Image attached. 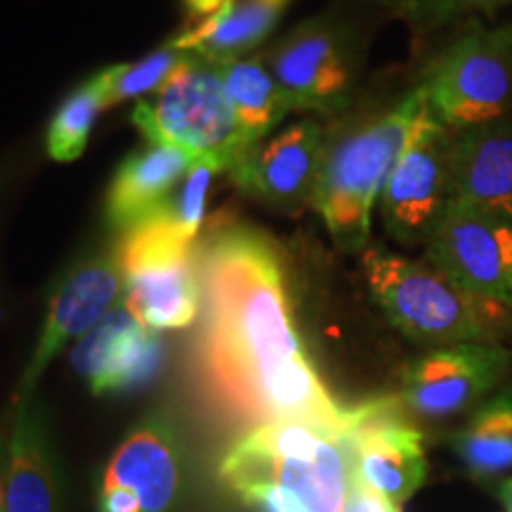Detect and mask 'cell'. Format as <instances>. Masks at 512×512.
Masks as SVG:
<instances>
[{"mask_svg": "<svg viewBox=\"0 0 512 512\" xmlns=\"http://www.w3.org/2000/svg\"><path fill=\"white\" fill-rule=\"evenodd\" d=\"M202 283L200 363L228 413L249 425L309 422L344 432L342 406L306 354L285 261L261 230L226 226L197 247Z\"/></svg>", "mask_w": 512, "mask_h": 512, "instance_id": "1", "label": "cell"}, {"mask_svg": "<svg viewBox=\"0 0 512 512\" xmlns=\"http://www.w3.org/2000/svg\"><path fill=\"white\" fill-rule=\"evenodd\" d=\"M219 477L252 512H342L351 465L342 432L283 420L235 439Z\"/></svg>", "mask_w": 512, "mask_h": 512, "instance_id": "2", "label": "cell"}, {"mask_svg": "<svg viewBox=\"0 0 512 512\" xmlns=\"http://www.w3.org/2000/svg\"><path fill=\"white\" fill-rule=\"evenodd\" d=\"M422 110V93L401 95L384 110L363 114L330 133L311 209L344 254L370 245L373 211Z\"/></svg>", "mask_w": 512, "mask_h": 512, "instance_id": "3", "label": "cell"}, {"mask_svg": "<svg viewBox=\"0 0 512 512\" xmlns=\"http://www.w3.org/2000/svg\"><path fill=\"white\" fill-rule=\"evenodd\" d=\"M373 302L403 337L420 347L512 342V309L453 283L430 261L396 254L370 242L361 254Z\"/></svg>", "mask_w": 512, "mask_h": 512, "instance_id": "4", "label": "cell"}, {"mask_svg": "<svg viewBox=\"0 0 512 512\" xmlns=\"http://www.w3.org/2000/svg\"><path fill=\"white\" fill-rule=\"evenodd\" d=\"M425 107L451 133L512 117V22H472L427 62Z\"/></svg>", "mask_w": 512, "mask_h": 512, "instance_id": "5", "label": "cell"}, {"mask_svg": "<svg viewBox=\"0 0 512 512\" xmlns=\"http://www.w3.org/2000/svg\"><path fill=\"white\" fill-rule=\"evenodd\" d=\"M133 124L147 143L171 145L195 159H209L226 174L254 147L235 117L219 64L197 55L157 93L136 102Z\"/></svg>", "mask_w": 512, "mask_h": 512, "instance_id": "6", "label": "cell"}, {"mask_svg": "<svg viewBox=\"0 0 512 512\" xmlns=\"http://www.w3.org/2000/svg\"><path fill=\"white\" fill-rule=\"evenodd\" d=\"M117 264L121 304L145 328L183 330L202 311V283L195 240L162 221H147L121 235Z\"/></svg>", "mask_w": 512, "mask_h": 512, "instance_id": "7", "label": "cell"}, {"mask_svg": "<svg viewBox=\"0 0 512 512\" xmlns=\"http://www.w3.org/2000/svg\"><path fill=\"white\" fill-rule=\"evenodd\" d=\"M264 60L294 112L335 117L354 91L358 31L339 12H323L280 38Z\"/></svg>", "mask_w": 512, "mask_h": 512, "instance_id": "8", "label": "cell"}, {"mask_svg": "<svg viewBox=\"0 0 512 512\" xmlns=\"http://www.w3.org/2000/svg\"><path fill=\"white\" fill-rule=\"evenodd\" d=\"M453 136L422 100L408 143L380 197L382 226L403 247H425L453 204Z\"/></svg>", "mask_w": 512, "mask_h": 512, "instance_id": "9", "label": "cell"}, {"mask_svg": "<svg viewBox=\"0 0 512 512\" xmlns=\"http://www.w3.org/2000/svg\"><path fill=\"white\" fill-rule=\"evenodd\" d=\"M185 453L174 418L157 408L114 448L98 486V512H176Z\"/></svg>", "mask_w": 512, "mask_h": 512, "instance_id": "10", "label": "cell"}, {"mask_svg": "<svg viewBox=\"0 0 512 512\" xmlns=\"http://www.w3.org/2000/svg\"><path fill=\"white\" fill-rule=\"evenodd\" d=\"M510 373L512 351L505 344H453L413 358L401 370L394 396L413 420H453L475 411Z\"/></svg>", "mask_w": 512, "mask_h": 512, "instance_id": "11", "label": "cell"}, {"mask_svg": "<svg viewBox=\"0 0 512 512\" xmlns=\"http://www.w3.org/2000/svg\"><path fill=\"white\" fill-rule=\"evenodd\" d=\"M351 477L394 503H406L427 479L425 437L396 396L351 406L342 432Z\"/></svg>", "mask_w": 512, "mask_h": 512, "instance_id": "12", "label": "cell"}, {"mask_svg": "<svg viewBox=\"0 0 512 512\" xmlns=\"http://www.w3.org/2000/svg\"><path fill=\"white\" fill-rule=\"evenodd\" d=\"M121 271L117 264V252L93 254L81 259L79 264L64 273L48 299L46 318H43L41 335L19 380L15 403L34 396L36 384L55 356L69 342H79L95 325L102 323L110 313L121 306Z\"/></svg>", "mask_w": 512, "mask_h": 512, "instance_id": "13", "label": "cell"}, {"mask_svg": "<svg viewBox=\"0 0 512 512\" xmlns=\"http://www.w3.org/2000/svg\"><path fill=\"white\" fill-rule=\"evenodd\" d=\"M425 259L453 283L512 309V221L451 204Z\"/></svg>", "mask_w": 512, "mask_h": 512, "instance_id": "14", "label": "cell"}, {"mask_svg": "<svg viewBox=\"0 0 512 512\" xmlns=\"http://www.w3.org/2000/svg\"><path fill=\"white\" fill-rule=\"evenodd\" d=\"M330 131L316 119H302L266 143L254 145L228 171L235 188L280 214L311 207Z\"/></svg>", "mask_w": 512, "mask_h": 512, "instance_id": "15", "label": "cell"}, {"mask_svg": "<svg viewBox=\"0 0 512 512\" xmlns=\"http://www.w3.org/2000/svg\"><path fill=\"white\" fill-rule=\"evenodd\" d=\"M69 361L95 396L128 394L162 373L166 344L121 304L74 344Z\"/></svg>", "mask_w": 512, "mask_h": 512, "instance_id": "16", "label": "cell"}, {"mask_svg": "<svg viewBox=\"0 0 512 512\" xmlns=\"http://www.w3.org/2000/svg\"><path fill=\"white\" fill-rule=\"evenodd\" d=\"M3 494L5 512H64L60 460L36 396L15 403L3 448Z\"/></svg>", "mask_w": 512, "mask_h": 512, "instance_id": "17", "label": "cell"}, {"mask_svg": "<svg viewBox=\"0 0 512 512\" xmlns=\"http://www.w3.org/2000/svg\"><path fill=\"white\" fill-rule=\"evenodd\" d=\"M451 136L453 204L512 221V117Z\"/></svg>", "mask_w": 512, "mask_h": 512, "instance_id": "18", "label": "cell"}, {"mask_svg": "<svg viewBox=\"0 0 512 512\" xmlns=\"http://www.w3.org/2000/svg\"><path fill=\"white\" fill-rule=\"evenodd\" d=\"M197 159L171 145L147 143L131 152L114 174L105 200L110 228L121 235L150 221L188 176Z\"/></svg>", "mask_w": 512, "mask_h": 512, "instance_id": "19", "label": "cell"}, {"mask_svg": "<svg viewBox=\"0 0 512 512\" xmlns=\"http://www.w3.org/2000/svg\"><path fill=\"white\" fill-rule=\"evenodd\" d=\"M290 0H228L214 15L171 38L176 48L223 64L252 55L266 41Z\"/></svg>", "mask_w": 512, "mask_h": 512, "instance_id": "20", "label": "cell"}, {"mask_svg": "<svg viewBox=\"0 0 512 512\" xmlns=\"http://www.w3.org/2000/svg\"><path fill=\"white\" fill-rule=\"evenodd\" d=\"M451 448L475 479L505 477L512 472V384L479 403L453 432Z\"/></svg>", "mask_w": 512, "mask_h": 512, "instance_id": "21", "label": "cell"}, {"mask_svg": "<svg viewBox=\"0 0 512 512\" xmlns=\"http://www.w3.org/2000/svg\"><path fill=\"white\" fill-rule=\"evenodd\" d=\"M223 88L233 105L242 131L259 145L287 114L294 112L280 83L264 60V55H247L219 64Z\"/></svg>", "mask_w": 512, "mask_h": 512, "instance_id": "22", "label": "cell"}, {"mask_svg": "<svg viewBox=\"0 0 512 512\" xmlns=\"http://www.w3.org/2000/svg\"><path fill=\"white\" fill-rule=\"evenodd\" d=\"M102 110L107 107L105 88H102L100 74L83 81L74 93H69L57 107L46 131V152L57 164L74 162L83 155L88 140H91L93 126Z\"/></svg>", "mask_w": 512, "mask_h": 512, "instance_id": "23", "label": "cell"}, {"mask_svg": "<svg viewBox=\"0 0 512 512\" xmlns=\"http://www.w3.org/2000/svg\"><path fill=\"white\" fill-rule=\"evenodd\" d=\"M373 3L420 36L460 29L472 22H486L498 12L512 8V0H373Z\"/></svg>", "mask_w": 512, "mask_h": 512, "instance_id": "24", "label": "cell"}, {"mask_svg": "<svg viewBox=\"0 0 512 512\" xmlns=\"http://www.w3.org/2000/svg\"><path fill=\"white\" fill-rule=\"evenodd\" d=\"M192 57L195 55L185 53V50L176 48L171 41H166L155 53L140 57L136 62L112 64V67L100 69L98 74L102 88H105L107 107H114L131 98H143V95L157 93Z\"/></svg>", "mask_w": 512, "mask_h": 512, "instance_id": "25", "label": "cell"}, {"mask_svg": "<svg viewBox=\"0 0 512 512\" xmlns=\"http://www.w3.org/2000/svg\"><path fill=\"white\" fill-rule=\"evenodd\" d=\"M216 174H221V171L214 162L197 159L188 171V176L174 190V195L164 202V207L150 221H162L185 235L188 240H197L204 221V211H207L211 181H214Z\"/></svg>", "mask_w": 512, "mask_h": 512, "instance_id": "26", "label": "cell"}, {"mask_svg": "<svg viewBox=\"0 0 512 512\" xmlns=\"http://www.w3.org/2000/svg\"><path fill=\"white\" fill-rule=\"evenodd\" d=\"M342 512H401V505L380 496L377 491L368 489L366 484H361L358 479L351 477L349 496Z\"/></svg>", "mask_w": 512, "mask_h": 512, "instance_id": "27", "label": "cell"}, {"mask_svg": "<svg viewBox=\"0 0 512 512\" xmlns=\"http://www.w3.org/2000/svg\"><path fill=\"white\" fill-rule=\"evenodd\" d=\"M188 8L195 12V15H200L202 19L214 15V12H219L223 5L228 3V0H183Z\"/></svg>", "mask_w": 512, "mask_h": 512, "instance_id": "28", "label": "cell"}, {"mask_svg": "<svg viewBox=\"0 0 512 512\" xmlns=\"http://www.w3.org/2000/svg\"><path fill=\"white\" fill-rule=\"evenodd\" d=\"M496 498L503 503V508L512 512V477H505L501 484L496 486Z\"/></svg>", "mask_w": 512, "mask_h": 512, "instance_id": "29", "label": "cell"}, {"mask_svg": "<svg viewBox=\"0 0 512 512\" xmlns=\"http://www.w3.org/2000/svg\"><path fill=\"white\" fill-rule=\"evenodd\" d=\"M0 512H5V494H3V448H0Z\"/></svg>", "mask_w": 512, "mask_h": 512, "instance_id": "30", "label": "cell"}, {"mask_svg": "<svg viewBox=\"0 0 512 512\" xmlns=\"http://www.w3.org/2000/svg\"><path fill=\"white\" fill-rule=\"evenodd\" d=\"M0 316H3V304H0Z\"/></svg>", "mask_w": 512, "mask_h": 512, "instance_id": "31", "label": "cell"}]
</instances>
